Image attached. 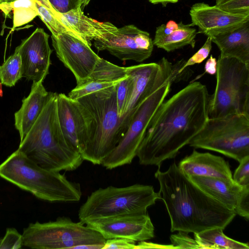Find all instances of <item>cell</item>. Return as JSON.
<instances>
[{
	"mask_svg": "<svg viewBox=\"0 0 249 249\" xmlns=\"http://www.w3.org/2000/svg\"><path fill=\"white\" fill-rule=\"evenodd\" d=\"M178 29L167 34H156L153 40V45L167 52H172L187 45L195 46L196 29L191 25L178 23Z\"/></svg>",
	"mask_w": 249,
	"mask_h": 249,
	"instance_id": "cell-22",
	"label": "cell"
},
{
	"mask_svg": "<svg viewBox=\"0 0 249 249\" xmlns=\"http://www.w3.org/2000/svg\"><path fill=\"white\" fill-rule=\"evenodd\" d=\"M61 21L69 29L90 42L103 39L118 29L109 22H99L85 16L81 7L60 13Z\"/></svg>",
	"mask_w": 249,
	"mask_h": 249,
	"instance_id": "cell-20",
	"label": "cell"
},
{
	"mask_svg": "<svg viewBox=\"0 0 249 249\" xmlns=\"http://www.w3.org/2000/svg\"><path fill=\"white\" fill-rule=\"evenodd\" d=\"M82 223L106 240L122 238L141 242L154 237V227L147 213L89 219Z\"/></svg>",
	"mask_w": 249,
	"mask_h": 249,
	"instance_id": "cell-13",
	"label": "cell"
},
{
	"mask_svg": "<svg viewBox=\"0 0 249 249\" xmlns=\"http://www.w3.org/2000/svg\"><path fill=\"white\" fill-rule=\"evenodd\" d=\"M98 51H107L121 60L142 62L148 59L153 50V40L149 34L134 25L118 28L106 37L94 40Z\"/></svg>",
	"mask_w": 249,
	"mask_h": 249,
	"instance_id": "cell-11",
	"label": "cell"
},
{
	"mask_svg": "<svg viewBox=\"0 0 249 249\" xmlns=\"http://www.w3.org/2000/svg\"><path fill=\"white\" fill-rule=\"evenodd\" d=\"M151 249V248H164V249H175L171 244L169 245H161L144 241L139 242L138 244L136 245L135 249Z\"/></svg>",
	"mask_w": 249,
	"mask_h": 249,
	"instance_id": "cell-37",
	"label": "cell"
},
{
	"mask_svg": "<svg viewBox=\"0 0 249 249\" xmlns=\"http://www.w3.org/2000/svg\"><path fill=\"white\" fill-rule=\"evenodd\" d=\"M215 5L231 13H249V0H216Z\"/></svg>",
	"mask_w": 249,
	"mask_h": 249,
	"instance_id": "cell-30",
	"label": "cell"
},
{
	"mask_svg": "<svg viewBox=\"0 0 249 249\" xmlns=\"http://www.w3.org/2000/svg\"><path fill=\"white\" fill-rule=\"evenodd\" d=\"M171 85L168 83L162 86L138 107L119 144L101 165L112 169L132 162L150 121L169 94Z\"/></svg>",
	"mask_w": 249,
	"mask_h": 249,
	"instance_id": "cell-10",
	"label": "cell"
},
{
	"mask_svg": "<svg viewBox=\"0 0 249 249\" xmlns=\"http://www.w3.org/2000/svg\"><path fill=\"white\" fill-rule=\"evenodd\" d=\"M127 76L126 67L118 66L100 57L87 80L116 82Z\"/></svg>",
	"mask_w": 249,
	"mask_h": 249,
	"instance_id": "cell-25",
	"label": "cell"
},
{
	"mask_svg": "<svg viewBox=\"0 0 249 249\" xmlns=\"http://www.w3.org/2000/svg\"><path fill=\"white\" fill-rule=\"evenodd\" d=\"M217 70V60L213 56L210 55V57L207 60L204 66V72L202 75H204L207 73L211 75L216 74Z\"/></svg>",
	"mask_w": 249,
	"mask_h": 249,
	"instance_id": "cell-36",
	"label": "cell"
},
{
	"mask_svg": "<svg viewBox=\"0 0 249 249\" xmlns=\"http://www.w3.org/2000/svg\"><path fill=\"white\" fill-rule=\"evenodd\" d=\"M127 76L120 81L116 86V101L118 113L122 117L132 95L134 80L133 76L127 74Z\"/></svg>",
	"mask_w": 249,
	"mask_h": 249,
	"instance_id": "cell-28",
	"label": "cell"
},
{
	"mask_svg": "<svg viewBox=\"0 0 249 249\" xmlns=\"http://www.w3.org/2000/svg\"><path fill=\"white\" fill-rule=\"evenodd\" d=\"M215 75V89L208 97V118L249 115V65L219 56Z\"/></svg>",
	"mask_w": 249,
	"mask_h": 249,
	"instance_id": "cell-7",
	"label": "cell"
},
{
	"mask_svg": "<svg viewBox=\"0 0 249 249\" xmlns=\"http://www.w3.org/2000/svg\"><path fill=\"white\" fill-rule=\"evenodd\" d=\"M43 82H33L29 95L22 99L21 107L15 113V126L19 132L20 142L38 117L52 93L46 90Z\"/></svg>",
	"mask_w": 249,
	"mask_h": 249,
	"instance_id": "cell-19",
	"label": "cell"
},
{
	"mask_svg": "<svg viewBox=\"0 0 249 249\" xmlns=\"http://www.w3.org/2000/svg\"><path fill=\"white\" fill-rule=\"evenodd\" d=\"M56 55L74 75L77 85L89 77L100 57L91 49L86 39L70 33L51 36Z\"/></svg>",
	"mask_w": 249,
	"mask_h": 249,
	"instance_id": "cell-12",
	"label": "cell"
},
{
	"mask_svg": "<svg viewBox=\"0 0 249 249\" xmlns=\"http://www.w3.org/2000/svg\"><path fill=\"white\" fill-rule=\"evenodd\" d=\"M161 199L151 185L135 184L99 188L91 193L78 211L80 221L130 214L146 213L148 207Z\"/></svg>",
	"mask_w": 249,
	"mask_h": 249,
	"instance_id": "cell-6",
	"label": "cell"
},
{
	"mask_svg": "<svg viewBox=\"0 0 249 249\" xmlns=\"http://www.w3.org/2000/svg\"><path fill=\"white\" fill-rule=\"evenodd\" d=\"M211 38L220 51V57L236 58L249 65V21L231 31Z\"/></svg>",
	"mask_w": 249,
	"mask_h": 249,
	"instance_id": "cell-21",
	"label": "cell"
},
{
	"mask_svg": "<svg viewBox=\"0 0 249 249\" xmlns=\"http://www.w3.org/2000/svg\"><path fill=\"white\" fill-rule=\"evenodd\" d=\"M49 38L43 29L37 28L16 48L21 57L22 77L36 83L43 81L49 74L53 52Z\"/></svg>",
	"mask_w": 249,
	"mask_h": 249,
	"instance_id": "cell-14",
	"label": "cell"
},
{
	"mask_svg": "<svg viewBox=\"0 0 249 249\" xmlns=\"http://www.w3.org/2000/svg\"><path fill=\"white\" fill-rule=\"evenodd\" d=\"M0 177L50 202H77L82 196L80 185L59 172L43 168L17 149L0 164Z\"/></svg>",
	"mask_w": 249,
	"mask_h": 249,
	"instance_id": "cell-5",
	"label": "cell"
},
{
	"mask_svg": "<svg viewBox=\"0 0 249 249\" xmlns=\"http://www.w3.org/2000/svg\"><path fill=\"white\" fill-rule=\"evenodd\" d=\"M155 177L170 217L171 232L196 233L213 228L224 230L236 215L193 183L175 162L165 171L159 167Z\"/></svg>",
	"mask_w": 249,
	"mask_h": 249,
	"instance_id": "cell-2",
	"label": "cell"
},
{
	"mask_svg": "<svg viewBox=\"0 0 249 249\" xmlns=\"http://www.w3.org/2000/svg\"><path fill=\"white\" fill-rule=\"evenodd\" d=\"M10 3L13 11L12 31L29 23L38 16L35 0H15Z\"/></svg>",
	"mask_w": 249,
	"mask_h": 249,
	"instance_id": "cell-26",
	"label": "cell"
},
{
	"mask_svg": "<svg viewBox=\"0 0 249 249\" xmlns=\"http://www.w3.org/2000/svg\"><path fill=\"white\" fill-rule=\"evenodd\" d=\"M14 0H7V1L8 2H11V1H14Z\"/></svg>",
	"mask_w": 249,
	"mask_h": 249,
	"instance_id": "cell-42",
	"label": "cell"
},
{
	"mask_svg": "<svg viewBox=\"0 0 249 249\" xmlns=\"http://www.w3.org/2000/svg\"><path fill=\"white\" fill-rule=\"evenodd\" d=\"M179 0H149V1L154 4L161 3L163 6H165L169 3H176Z\"/></svg>",
	"mask_w": 249,
	"mask_h": 249,
	"instance_id": "cell-38",
	"label": "cell"
},
{
	"mask_svg": "<svg viewBox=\"0 0 249 249\" xmlns=\"http://www.w3.org/2000/svg\"><path fill=\"white\" fill-rule=\"evenodd\" d=\"M22 235V245L36 249H73L82 245H104L106 241L96 231L66 217L53 221L30 223Z\"/></svg>",
	"mask_w": 249,
	"mask_h": 249,
	"instance_id": "cell-9",
	"label": "cell"
},
{
	"mask_svg": "<svg viewBox=\"0 0 249 249\" xmlns=\"http://www.w3.org/2000/svg\"><path fill=\"white\" fill-rule=\"evenodd\" d=\"M1 83L0 82V96H2V89H1Z\"/></svg>",
	"mask_w": 249,
	"mask_h": 249,
	"instance_id": "cell-40",
	"label": "cell"
},
{
	"mask_svg": "<svg viewBox=\"0 0 249 249\" xmlns=\"http://www.w3.org/2000/svg\"><path fill=\"white\" fill-rule=\"evenodd\" d=\"M35 2L38 16L52 33V35L56 36L63 33H70L82 37L63 24L60 13L53 7L48 0H35Z\"/></svg>",
	"mask_w": 249,
	"mask_h": 249,
	"instance_id": "cell-24",
	"label": "cell"
},
{
	"mask_svg": "<svg viewBox=\"0 0 249 249\" xmlns=\"http://www.w3.org/2000/svg\"><path fill=\"white\" fill-rule=\"evenodd\" d=\"M6 1H7V0H0V4Z\"/></svg>",
	"mask_w": 249,
	"mask_h": 249,
	"instance_id": "cell-41",
	"label": "cell"
},
{
	"mask_svg": "<svg viewBox=\"0 0 249 249\" xmlns=\"http://www.w3.org/2000/svg\"><path fill=\"white\" fill-rule=\"evenodd\" d=\"M220 228H213L194 233V239L201 249H249L248 243L234 240L227 236Z\"/></svg>",
	"mask_w": 249,
	"mask_h": 249,
	"instance_id": "cell-23",
	"label": "cell"
},
{
	"mask_svg": "<svg viewBox=\"0 0 249 249\" xmlns=\"http://www.w3.org/2000/svg\"><path fill=\"white\" fill-rule=\"evenodd\" d=\"M116 82H103L93 80H87L82 84L76 85L69 93L68 97L73 100L116 85Z\"/></svg>",
	"mask_w": 249,
	"mask_h": 249,
	"instance_id": "cell-29",
	"label": "cell"
},
{
	"mask_svg": "<svg viewBox=\"0 0 249 249\" xmlns=\"http://www.w3.org/2000/svg\"><path fill=\"white\" fill-rule=\"evenodd\" d=\"M239 162L232 177L233 180L240 186H249V156L243 158Z\"/></svg>",
	"mask_w": 249,
	"mask_h": 249,
	"instance_id": "cell-32",
	"label": "cell"
},
{
	"mask_svg": "<svg viewBox=\"0 0 249 249\" xmlns=\"http://www.w3.org/2000/svg\"><path fill=\"white\" fill-rule=\"evenodd\" d=\"M22 243V234L15 228H7L4 236L0 241V249H18L23 246Z\"/></svg>",
	"mask_w": 249,
	"mask_h": 249,
	"instance_id": "cell-31",
	"label": "cell"
},
{
	"mask_svg": "<svg viewBox=\"0 0 249 249\" xmlns=\"http://www.w3.org/2000/svg\"><path fill=\"white\" fill-rule=\"evenodd\" d=\"M59 13L64 14L81 7L80 0H48Z\"/></svg>",
	"mask_w": 249,
	"mask_h": 249,
	"instance_id": "cell-35",
	"label": "cell"
},
{
	"mask_svg": "<svg viewBox=\"0 0 249 249\" xmlns=\"http://www.w3.org/2000/svg\"><path fill=\"white\" fill-rule=\"evenodd\" d=\"M57 112L60 127L67 143L79 153V143L84 135L85 123L76 101L64 93H57Z\"/></svg>",
	"mask_w": 249,
	"mask_h": 249,
	"instance_id": "cell-18",
	"label": "cell"
},
{
	"mask_svg": "<svg viewBox=\"0 0 249 249\" xmlns=\"http://www.w3.org/2000/svg\"><path fill=\"white\" fill-rule=\"evenodd\" d=\"M135 242L130 239L122 238L107 239L102 249H135Z\"/></svg>",
	"mask_w": 249,
	"mask_h": 249,
	"instance_id": "cell-34",
	"label": "cell"
},
{
	"mask_svg": "<svg viewBox=\"0 0 249 249\" xmlns=\"http://www.w3.org/2000/svg\"><path fill=\"white\" fill-rule=\"evenodd\" d=\"M90 0H80V3L81 5V9L83 11L84 7L87 5Z\"/></svg>",
	"mask_w": 249,
	"mask_h": 249,
	"instance_id": "cell-39",
	"label": "cell"
},
{
	"mask_svg": "<svg viewBox=\"0 0 249 249\" xmlns=\"http://www.w3.org/2000/svg\"><path fill=\"white\" fill-rule=\"evenodd\" d=\"M189 13L191 26H197L207 37L231 31L249 21V13H231L204 2L193 4Z\"/></svg>",
	"mask_w": 249,
	"mask_h": 249,
	"instance_id": "cell-16",
	"label": "cell"
},
{
	"mask_svg": "<svg viewBox=\"0 0 249 249\" xmlns=\"http://www.w3.org/2000/svg\"><path fill=\"white\" fill-rule=\"evenodd\" d=\"M187 233L179 231L170 236L172 245L175 249H201L195 239L190 237Z\"/></svg>",
	"mask_w": 249,
	"mask_h": 249,
	"instance_id": "cell-33",
	"label": "cell"
},
{
	"mask_svg": "<svg viewBox=\"0 0 249 249\" xmlns=\"http://www.w3.org/2000/svg\"><path fill=\"white\" fill-rule=\"evenodd\" d=\"M188 145L215 151L239 162L249 156V115L208 118Z\"/></svg>",
	"mask_w": 249,
	"mask_h": 249,
	"instance_id": "cell-8",
	"label": "cell"
},
{
	"mask_svg": "<svg viewBox=\"0 0 249 249\" xmlns=\"http://www.w3.org/2000/svg\"><path fill=\"white\" fill-rule=\"evenodd\" d=\"M186 176H196L233 180L229 164L221 157L194 150L178 165Z\"/></svg>",
	"mask_w": 249,
	"mask_h": 249,
	"instance_id": "cell-17",
	"label": "cell"
},
{
	"mask_svg": "<svg viewBox=\"0 0 249 249\" xmlns=\"http://www.w3.org/2000/svg\"><path fill=\"white\" fill-rule=\"evenodd\" d=\"M57 95L52 92L18 149L48 170L73 171L84 160L80 153L69 146L63 135L57 116Z\"/></svg>",
	"mask_w": 249,
	"mask_h": 249,
	"instance_id": "cell-4",
	"label": "cell"
},
{
	"mask_svg": "<svg viewBox=\"0 0 249 249\" xmlns=\"http://www.w3.org/2000/svg\"><path fill=\"white\" fill-rule=\"evenodd\" d=\"M21 60L19 54L15 52L0 66V81L9 87L15 85L21 77Z\"/></svg>",
	"mask_w": 249,
	"mask_h": 249,
	"instance_id": "cell-27",
	"label": "cell"
},
{
	"mask_svg": "<svg viewBox=\"0 0 249 249\" xmlns=\"http://www.w3.org/2000/svg\"><path fill=\"white\" fill-rule=\"evenodd\" d=\"M206 86L193 81L159 107L147 126L136 156L143 165L160 167L175 158L208 119Z\"/></svg>",
	"mask_w": 249,
	"mask_h": 249,
	"instance_id": "cell-1",
	"label": "cell"
},
{
	"mask_svg": "<svg viewBox=\"0 0 249 249\" xmlns=\"http://www.w3.org/2000/svg\"><path fill=\"white\" fill-rule=\"evenodd\" d=\"M187 177L203 192L236 215L249 220V186H240L233 180L196 176Z\"/></svg>",
	"mask_w": 249,
	"mask_h": 249,
	"instance_id": "cell-15",
	"label": "cell"
},
{
	"mask_svg": "<svg viewBox=\"0 0 249 249\" xmlns=\"http://www.w3.org/2000/svg\"><path fill=\"white\" fill-rule=\"evenodd\" d=\"M117 84L75 100L85 123L79 152L84 160L94 165L101 164L114 150L129 125L118 113Z\"/></svg>",
	"mask_w": 249,
	"mask_h": 249,
	"instance_id": "cell-3",
	"label": "cell"
}]
</instances>
